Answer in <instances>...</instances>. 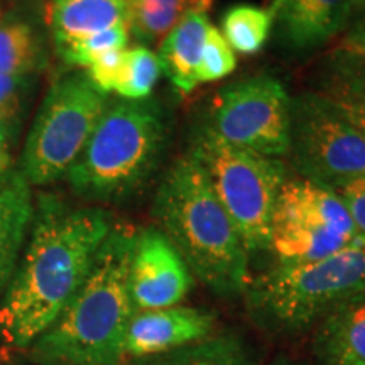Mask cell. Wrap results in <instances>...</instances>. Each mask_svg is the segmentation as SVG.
I'll return each instance as SVG.
<instances>
[{"label":"cell","instance_id":"1","mask_svg":"<svg viewBox=\"0 0 365 365\" xmlns=\"http://www.w3.org/2000/svg\"><path fill=\"white\" fill-rule=\"evenodd\" d=\"M112 227L103 208L39 196L29 245L0 303L4 344L29 349L56 322L85 282Z\"/></svg>","mask_w":365,"mask_h":365},{"label":"cell","instance_id":"2","mask_svg":"<svg viewBox=\"0 0 365 365\" xmlns=\"http://www.w3.org/2000/svg\"><path fill=\"white\" fill-rule=\"evenodd\" d=\"M137 230L113 225L80 289L56 322L29 346L38 365H122L134 314L129 267Z\"/></svg>","mask_w":365,"mask_h":365},{"label":"cell","instance_id":"3","mask_svg":"<svg viewBox=\"0 0 365 365\" xmlns=\"http://www.w3.org/2000/svg\"><path fill=\"white\" fill-rule=\"evenodd\" d=\"M158 228L188 264L191 274L220 298L249 286V252L193 153L171 164L154 196Z\"/></svg>","mask_w":365,"mask_h":365},{"label":"cell","instance_id":"4","mask_svg":"<svg viewBox=\"0 0 365 365\" xmlns=\"http://www.w3.org/2000/svg\"><path fill=\"white\" fill-rule=\"evenodd\" d=\"M170 135V117L159 100H118L105 108L65 180L85 202L124 203L156 175Z\"/></svg>","mask_w":365,"mask_h":365},{"label":"cell","instance_id":"5","mask_svg":"<svg viewBox=\"0 0 365 365\" xmlns=\"http://www.w3.org/2000/svg\"><path fill=\"white\" fill-rule=\"evenodd\" d=\"M244 294L250 317L266 330L281 335L308 330L365 294V235L327 257L276 264L250 281Z\"/></svg>","mask_w":365,"mask_h":365},{"label":"cell","instance_id":"6","mask_svg":"<svg viewBox=\"0 0 365 365\" xmlns=\"http://www.w3.org/2000/svg\"><path fill=\"white\" fill-rule=\"evenodd\" d=\"M190 153L207 171L247 252L269 250L274 208L287 180L284 163L227 144L207 125L195 132Z\"/></svg>","mask_w":365,"mask_h":365},{"label":"cell","instance_id":"7","mask_svg":"<svg viewBox=\"0 0 365 365\" xmlns=\"http://www.w3.org/2000/svg\"><path fill=\"white\" fill-rule=\"evenodd\" d=\"M107 107V95L85 71L54 81L26 139L21 173L27 182L41 186L65 180Z\"/></svg>","mask_w":365,"mask_h":365},{"label":"cell","instance_id":"8","mask_svg":"<svg viewBox=\"0 0 365 365\" xmlns=\"http://www.w3.org/2000/svg\"><path fill=\"white\" fill-rule=\"evenodd\" d=\"M287 156L299 178L328 190L365 176V139L322 93L291 98Z\"/></svg>","mask_w":365,"mask_h":365},{"label":"cell","instance_id":"9","mask_svg":"<svg viewBox=\"0 0 365 365\" xmlns=\"http://www.w3.org/2000/svg\"><path fill=\"white\" fill-rule=\"evenodd\" d=\"M357 235V228L335 191L303 178L284 181L269 237V250L276 255L277 264L327 257Z\"/></svg>","mask_w":365,"mask_h":365},{"label":"cell","instance_id":"10","mask_svg":"<svg viewBox=\"0 0 365 365\" xmlns=\"http://www.w3.org/2000/svg\"><path fill=\"white\" fill-rule=\"evenodd\" d=\"M289 108L284 85L259 75L223 86L210 107L207 127L227 144L281 159L289 149Z\"/></svg>","mask_w":365,"mask_h":365},{"label":"cell","instance_id":"11","mask_svg":"<svg viewBox=\"0 0 365 365\" xmlns=\"http://www.w3.org/2000/svg\"><path fill=\"white\" fill-rule=\"evenodd\" d=\"M193 282L188 264L158 227L137 230L129 267L134 312L178 307Z\"/></svg>","mask_w":365,"mask_h":365},{"label":"cell","instance_id":"12","mask_svg":"<svg viewBox=\"0 0 365 365\" xmlns=\"http://www.w3.org/2000/svg\"><path fill=\"white\" fill-rule=\"evenodd\" d=\"M215 330V317L190 307L149 309L132 314L125 331V359L153 357L207 339Z\"/></svg>","mask_w":365,"mask_h":365},{"label":"cell","instance_id":"13","mask_svg":"<svg viewBox=\"0 0 365 365\" xmlns=\"http://www.w3.org/2000/svg\"><path fill=\"white\" fill-rule=\"evenodd\" d=\"M272 21L284 43L309 51L339 36L352 19L354 0H274Z\"/></svg>","mask_w":365,"mask_h":365},{"label":"cell","instance_id":"14","mask_svg":"<svg viewBox=\"0 0 365 365\" xmlns=\"http://www.w3.org/2000/svg\"><path fill=\"white\" fill-rule=\"evenodd\" d=\"M312 352L317 365H365V294L340 304L319 322Z\"/></svg>","mask_w":365,"mask_h":365},{"label":"cell","instance_id":"15","mask_svg":"<svg viewBox=\"0 0 365 365\" xmlns=\"http://www.w3.org/2000/svg\"><path fill=\"white\" fill-rule=\"evenodd\" d=\"M33 220L31 185L22 173L7 171L0 176V293L11 284Z\"/></svg>","mask_w":365,"mask_h":365},{"label":"cell","instance_id":"16","mask_svg":"<svg viewBox=\"0 0 365 365\" xmlns=\"http://www.w3.org/2000/svg\"><path fill=\"white\" fill-rule=\"evenodd\" d=\"M46 24L58 49L108 27L129 24V6L125 0H49Z\"/></svg>","mask_w":365,"mask_h":365},{"label":"cell","instance_id":"17","mask_svg":"<svg viewBox=\"0 0 365 365\" xmlns=\"http://www.w3.org/2000/svg\"><path fill=\"white\" fill-rule=\"evenodd\" d=\"M210 26L212 24L208 21L207 9H193L159 43L158 56L163 73L171 81L173 88L182 97L190 95L198 86L196 66L202 56Z\"/></svg>","mask_w":365,"mask_h":365},{"label":"cell","instance_id":"18","mask_svg":"<svg viewBox=\"0 0 365 365\" xmlns=\"http://www.w3.org/2000/svg\"><path fill=\"white\" fill-rule=\"evenodd\" d=\"M130 365H259V354L240 333L227 330Z\"/></svg>","mask_w":365,"mask_h":365},{"label":"cell","instance_id":"19","mask_svg":"<svg viewBox=\"0 0 365 365\" xmlns=\"http://www.w3.org/2000/svg\"><path fill=\"white\" fill-rule=\"evenodd\" d=\"M210 4L212 0H132L130 34L143 46L161 43L186 14L193 9H208Z\"/></svg>","mask_w":365,"mask_h":365},{"label":"cell","instance_id":"20","mask_svg":"<svg viewBox=\"0 0 365 365\" xmlns=\"http://www.w3.org/2000/svg\"><path fill=\"white\" fill-rule=\"evenodd\" d=\"M41 66V46L34 27L7 14L0 22V75L33 76Z\"/></svg>","mask_w":365,"mask_h":365},{"label":"cell","instance_id":"21","mask_svg":"<svg viewBox=\"0 0 365 365\" xmlns=\"http://www.w3.org/2000/svg\"><path fill=\"white\" fill-rule=\"evenodd\" d=\"M272 26L271 9L252 4H237L223 14L220 33L234 53L252 56L262 51L271 36Z\"/></svg>","mask_w":365,"mask_h":365},{"label":"cell","instance_id":"22","mask_svg":"<svg viewBox=\"0 0 365 365\" xmlns=\"http://www.w3.org/2000/svg\"><path fill=\"white\" fill-rule=\"evenodd\" d=\"M161 75L163 68L158 54L150 51L148 46L137 44L125 49L124 75L115 93L124 100L149 98Z\"/></svg>","mask_w":365,"mask_h":365},{"label":"cell","instance_id":"23","mask_svg":"<svg viewBox=\"0 0 365 365\" xmlns=\"http://www.w3.org/2000/svg\"><path fill=\"white\" fill-rule=\"evenodd\" d=\"M129 38L130 26L118 24L100 31V33L86 36V38L73 41V43H68L58 48L56 51L68 66L86 70L102 54L113 51V49H125L127 44H129Z\"/></svg>","mask_w":365,"mask_h":365},{"label":"cell","instance_id":"24","mask_svg":"<svg viewBox=\"0 0 365 365\" xmlns=\"http://www.w3.org/2000/svg\"><path fill=\"white\" fill-rule=\"evenodd\" d=\"M322 95L365 139V70L349 73Z\"/></svg>","mask_w":365,"mask_h":365},{"label":"cell","instance_id":"25","mask_svg":"<svg viewBox=\"0 0 365 365\" xmlns=\"http://www.w3.org/2000/svg\"><path fill=\"white\" fill-rule=\"evenodd\" d=\"M237 68V56L234 49L228 46L220 29L215 26L208 27L205 38L202 56L196 66V81L202 83H213L230 75Z\"/></svg>","mask_w":365,"mask_h":365},{"label":"cell","instance_id":"26","mask_svg":"<svg viewBox=\"0 0 365 365\" xmlns=\"http://www.w3.org/2000/svg\"><path fill=\"white\" fill-rule=\"evenodd\" d=\"M125 49H113L102 54L85 70L95 88L103 95L115 91L120 83L125 66Z\"/></svg>","mask_w":365,"mask_h":365},{"label":"cell","instance_id":"27","mask_svg":"<svg viewBox=\"0 0 365 365\" xmlns=\"http://www.w3.org/2000/svg\"><path fill=\"white\" fill-rule=\"evenodd\" d=\"M29 85L31 76L0 75V115L14 125L19 124L22 100L29 90Z\"/></svg>","mask_w":365,"mask_h":365},{"label":"cell","instance_id":"28","mask_svg":"<svg viewBox=\"0 0 365 365\" xmlns=\"http://www.w3.org/2000/svg\"><path fill=\"white\" fill-rule=\"evenodd\" d=\"M335 193L344 202L359 235H365V176L345 182Z\"/></svg>","mask_w":365,"mask_h":365},{"label":"cell","instance_id":"29","mask_svg":"<svg viewBox=\"0 0 365 365\" xmlns=\"http://www.w3.org/2000/svg\"><path fill=\"white\" fill-rule=\"evenodd\" d=\"M341 51L352 58L365 59V12L349 29L344 43H341Z\"/></svg>","mask_w":365,"mask_h":365},{"label":"cell","instance_id":"30","mask_svg":"<svg viewBox=\"0 0 365 365\" xmlns=\"http://www.w3.org/2000/svg\"><path fill=\"white\" fill-rule=\"evenodd\" d=\"M17 125L0 115V176L6 175L11 168V143Z\"/></svg>","mask_w":365,"mask_h":365},{"label":"cell","instance_id":"31","mask_svg":"<svg viewBox=\"0 0 365 365\" xmlns=\"http://www.w3.org/2000/svg\"><path fill=\"white\" fill-rule=\"evenodd\" d=\"M269 365H304V364H301V362H298V360L287 357V355H279V357L274 359Z\"/></svg>","mask_w":365,"mask_h":365},{"label":"cell","instance_id":"32","mask_svg":"<svg viewBox=\"0 0 365 365\" xmlns=\"http://www.w3.org/2000/svg\"><path fill=\"white\" fill-rule=\"evenodd\" d=\"M6 16H7V14H6V11H4V2H2V0H0V22H2V19Z\"/></svg>","mask_w":365,"mask_h":365},{"label":"cell","instance_id":"33","mask_svg":"<svg viewBox=\"0 0 365 365\" xmlns=\"http://www.w3.org/2000/svg\"><path fill=\"white\" fill-rule=\"evenodd\" d=\"M365 7V0H354V9Z\"/></svg>","mask_w":365,"mask_h":365},{"label":"cell","instance_id":"34","mask_svg":"<svg viewBox=\"0 0 365 365\" xmlns=\"http://www.w3.org/2000/svg\"><path fill=\"white\" fill-rule=\"evenodd\" d=\"M125 2H127V6H129V4L132 2V0H125Z\"/></svg>","mask_w":365,"mask_h":365},{"label":"cell","instance_id":"35","mask_svg":"<svg viewBox=\"0 0 365 365\" xmlns=\"http://www.w3.org/2000/svg\"><path fill=\"white\" fill-rule=\"evenodd\" d=\"M36 365H38V364H36Z\"/></svg>","mask_w":365,"mask_h":365}]
</instances>
